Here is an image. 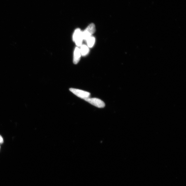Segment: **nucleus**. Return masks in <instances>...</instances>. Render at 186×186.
<instances>
[{"instance_id":"20e7f679","label":"nucleus","mask_w":186,"mask_h":186,"mask_svg":"<svg viewBox=\"0 0 186 186\" xmlns=\"http://www.w3.org/2000/svg\"><path fill=\"white\" fill-rule=\"evenodd\" d=\"M84 100L98 108H103L105 106V103L101 100L98 99V98L89 97Z\"/></svg>"},{"instance_id":"6e6552de","label":"nucleus","mask_w":186,"mask_h":186,"mask_svg":"<svg viewBox=\"0 0 186 186\" xmlns=\"http://www.w3.org/2000/svg\"><path fill=\"white\" fill-rule=\"evenodd\" d=\"M3 139L1 136L0 135V144H3Z\"/></svg>"},{"instance_id":"423d86ee","label":"nucleus","mask_w":186,"mask_h":186,"mask_svg":"<svg viewBox=\"0 0 186 186\" xmlns=\"http://www.w3.org/2000/svg\"><path fill=\"white\" fill-rule=\"evenodd\" d=\"M80 51L81 53V55L83 56H86L88 54L89 51V47L88 46L83 44L81 46Z\"/></svg>"},{"instance_id":"39448f33","label":"nucleus","mask_w":186,"mask_h":186,"mask_svg":"<svg viewBox=\"0 0 186 186\" xmlns=\"http://www.w3.org/2000/svg\"><path fill=\"white\" fill-rule=\"evenodd\" d=\"M81 54L79 48L77 47L75 48L74 52V63L75 64H77L79 62L81 57Z\"/></svg>"},{"instance_id":"f257e3e1","label":"nucleus","mask_w":186,"mask_h":186,"mask_svg":"<svg viewBox=\"0 0 186 186\" xmlns=\"http://www.w3.org/2000/svg\"><path fill=\"white\" fill-rule=\"evenodd\" d=\"M96 31L95 26L94 24L89 25L83 32H82L83 40L86 41L87 39L94 34Z\"/></svg>"},{"instance_id":"0eeeda50","label":"nucleus","mask_w":186,"mask_h":186,"mask_svg":"<svg viewBox=\"0 0 186 186\" xmlns=\"http://www.w3.org/2000/svg\"><path fill=\"white\" fill-rule=\"evenodd\" d=\"M86 42L89 48H92L94 45L95 42V38L92 36L87 39Z\"/></svg>"},{"instance_id":"f03ea898","label":"nucleus","mask_w":186,"mask_h":186,"mask_svg":"<svg viewBox=\"0 0 186 186\" xmlns=\"http://www.w3.org/2000/svg\"><path fill=\"white\" fill-rule=\"evenodd\" d=\"M73 41L77 46H81L83 40L82 31L79 28L75 30L73 36Z\"/></svg>"},{"instance_id":"7ed1b4c3","label":"nucleus","mask_w":186,"mask_h":186,"mask_svg":"<svg viewBox=\"0 0 186 186\" xmlns=\"http://www.w3.org/2000/svg\"><path fill=\"white\" fill-rule=\"evenodd\" d=\"M69 90L75 95L84 100L90 97V93L79 89L71 88L69 89Z\"/></svg>"}]
</instances>
